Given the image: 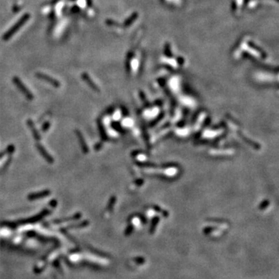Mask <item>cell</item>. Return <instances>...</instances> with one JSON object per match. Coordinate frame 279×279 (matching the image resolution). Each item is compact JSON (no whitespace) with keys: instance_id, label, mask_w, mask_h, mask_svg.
<instances>
[{"instance_id":"obj_1","label":"cell","mask_w":279,"mask_h":279,"mask_svg":"<svg viewBox=\"0 0 279 279\" xmlns=\"http://www.w3.org/2000/svg\"><path fill=\"white\" fill-rule=\"evenodd\" d=\"M30 19V14H25V15L21 17V19H19V21H17L16 23H15V25L13 26L10 28V29L9 30L8 32L5 33V35L3 36V40L5 41H8L9 39H10L12 37V36H13L14 34L17 32L18 30L20 29L21 27L23 26L24 23H26V21Z\"/></svg>"},{"instance_id":"obj_8","label":"cell","mask_w":279,"mask_h":279,"mask_svg":"<svg viewBox=\"0 0 279 279\" xmlns=\"http://www.w3.org/2000/svg\"><path fill=\"white\" fill-rule=\"evenodd\" d=\"M27 124H28V126L30 127V129H31V132H32L33 135H34V139L37 140H40L41 138V135H40V133H38L36 127H35V125H34V123H33V121L30 120V119H29V120L27 121Z\"/></svg>"},{"instance_id":"obj_5","label":"cell","mask_w":279,"mask_h":279,"mask_svg":"<svg viewBox=\"0 0 279 279\" xmlns=\"http://www.w3.org/2000/svg\"><path fill=\"white\" fill-rule=\"evenodd\" d=\"M75 133H76L77 136H78V140H79V143H80L82 151L85 154L88 153V152H89V147H88L86 143H85V139H84L82 133H81L78 129H77L76 131H75Z\"/></svg>"},{"instance_id":"obj_2","label":"cell","mask_w":279,"mask_h":279,"mask_svg":"<svg viewBox=\"0 0 279 279\" xmlns=\"http://www.w3.org/2000/svg\"><path fill=\"white\" fill-rule=\"evenodd\" d=\"M13 82L15 83V85L18 87V89L22 92V93L25 95L26 97L28 99L31 100V99H34V95H33L32 92L29 90V89L26 88L25 85L23 83L22 81L19 79V78H17V77H14L13 78Z\"/></svg>"},{"instance_id":"obj_6","label":"cell","mask_w":279,"mask_h":279,"mask_svg":"<svg viewBox=\"0 0 279 279\" xmlns=\"http://www.w3.org/2000/svg\"><path fill=\"white\" fill-rule=\"evenodd\" d=\"M51 194V192L49 190H45L40 192L37 193H33L28 196V199L29 200H36V199H40L43 197H46Z\"/></svg>"},{"instance_id":"obj_4","label":"cell","mask_w":279,"mask_h":279,"mask_svg":"<svg viewBox=\"0 0 279 279\" xmlns=\"http://www.w3.org/2000/svg\"><path fill=\"white\" fill-rule=\"evenodd\" d=\"M36 147H37V148L38 151H39L40 154H41V156H42L43 157H44V158L45 160L48 162V163H50V164L54 163V158L51 156V154H49V153L47 151L46 149H45V148L42 145L40 144V143H37V144L36 145Z\"/></svg>"},{"instance_id":"obj_7","label":"cell","mask_w":279,"mask_h":279,"mask_svg":"<svg viewBox=\"0 0 279 279\" xmlns=\"http://www.w3.org/2000/svg\"><path fill=\"white\" fill-rule=\"evenodd\" d=\"M82 78H83V80L89 85L90 88H92L93 90L96 91V92H99V88H98V86L95 85V83H94V82L92 80V79H91V78L89 77V75H88V74L83 73L82 75Z\"/></svg>"},{"instance_id":"obj_3","label":"cell","mask_w":279,"mask_h":279,"mask_svg":"<svg viewBox=\"0 0 279 279\" xmlns=\"http://www.w3.org/2000/svg\"><path fill=\"white\" fill-rule=\"evenodd\" d=\"M36 76L37 77V78H39L40 79H42V80L45 81V82L51 84V85H53V86L56 87V88H59L60 85H61V83H60L57 79H55V78H52V77L49 76V75H46V74L44 73L37 72V73L36 74Z\"/></svg>"},{"instance_id":"obj_9","label":"cell","mask_w":279,"mask_h":279,"mask_svg":"<svg viewBox=\"0 0 279 279\" xmlns=\"http://www.w3.org/2000/svg\"><path fill=\"white\" fill-rule=\"evenodd\" d=\"M50 126H51V123H46L45 124H44V126H43V127H42V131L46 132L48 129V128L50 127Z\"/></svg>"}]
</instances>
